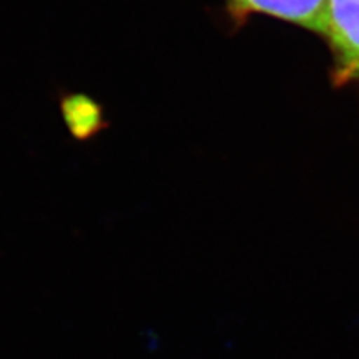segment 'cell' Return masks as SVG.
Wrapping results in <instances>:
<instances>
[{"instance_id":"6da1fadb","label":"cell","mask_w":359,"mask_h":359,"mask_svg":"<svg viewBox=\"0 0 359 359\" xmlns=\"http://www.w3.org/2000/svg\"><path fill=\"white\" fill-rule=\"evenodd\" d=\"M318 35L331 54L332 87L359 84V0H327Z\"/></svg>"},{"instance_id":"3957f363","label":"cell","mask_w":359,"mask_h":359,"mask_svg":"<svg viewBox=\"0 0 359 359\" xmlns=\"http://www.w3.org/2000/svg\"><path fill=\"white\" fill-rule=\"evenodd\" d=\"M59 111L65 126L75 142H88L109 128L104 105L81 92L57 88Z\"/></svg>"},{"instance_id":"7a4b0ae2","label":"cell","mask_w":359,"mask_h":359,"mask_svg":"<svg viewBox=\"0 0 359 359\" xmlns=\"http://www.w3.org/2000/svg\"><path fill=\"white\" fill-rule=\"evenodd\" d=\"M237 27L250 15L261 14L306 29L318 35L327 0H224Z\"/></svg>"}]
</instances>
